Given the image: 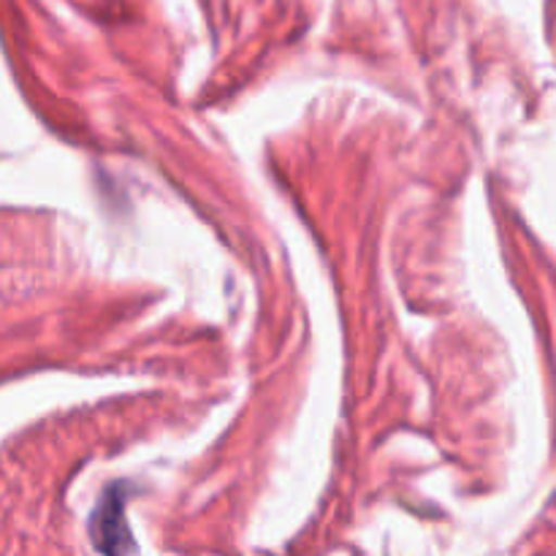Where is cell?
<instances>
[{"instance_id": "1", "label": "cell", "mask_w": 556, "mask_h": 556, "mask_svg": "<svg viewBox=\"0 0 556 556\" xmlns=\"http://www.w3.org/2000/svg\"><path fill=\"white\" fill-rule=\"evenodd\" d=\"M92 543H96L98 552L106 554H119L130 552L134 543H130L128 521H125V497L117 489H109L101 497V503L92 510L90 521Z\"/></svg>"}]
</instances>
